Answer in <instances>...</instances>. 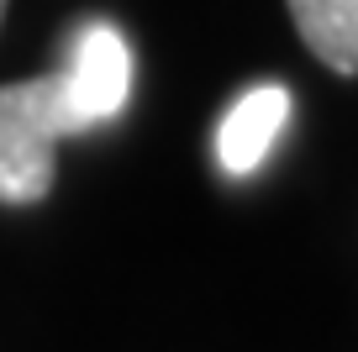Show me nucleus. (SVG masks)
Listing matches in <instances>:
<instances>
[{"instance_id": "1", "label": "nucleus", "mask_w": 358, "mask_h": 352, "mask_svg": "<svg viewBox=\"0 0 358 352\" xmlns=\"http://www.w3.org/2000/svg\"><path fill=\"white\" fill-rule=\"evenodd\" d=\"M64 137L74 122L53 74L0 85V205H37L53 189Z\"/></svg>"}, {"instance_id": "2", "label": "nucleus", "mask_w": 358, "mask_h": 352, "mask_svg": "<svg viewBox=\"0 0 358 352\" xmlns=\"http://www.w3.org/2000/svg\"><path fill=\"white\" fill-rule=\"evenodd\" d=\"M58 95L74 132H90L101 122H116L132 95V47L111 22L90 16L64 37V64H58Z\"/></svg>"}, {"instance_id": "3", "label": "nucleus", "mask_w": 358, "mask_h": 352, "mask_svg": "<svg viewBox=\"0 0 358 352\" xmlns=\"http://www.w3.org/2000/svg\"><path fill=\"white\" fill-rule=\"evenodd\" d=\"M285 122H290V89L285 85H253L232 100V110L216 126V158L227 174H253L268 158V147L280 142Z\"/></svg>"}, {"instance_id": "4", "label": "nucleus", "mask_w": 358, "mask_h": 352, "mask_svg": "<svg viewBox=\"0 0 358 352\" xmlns=\"http://www.w3.org/2000/svg\"><path fill=\"white\" fill-rule=\"evenodd\" d=\"M290 22L332 74H358V0H290Z\"/></svg>"}, {"instance_id": "5", "label": "nucleus", "mask_w": 358, "mask_h": 352, "mask_svg": "<svg viewBox=\"0 0 358 352\" xmlns=\"http://www.w3.org/2000/svg\"><path fill=\"white\" fill-rule=\"evenodd\" d=\"M0 22H6V0H0Z\"/></svg>"}]
</instances>
